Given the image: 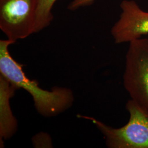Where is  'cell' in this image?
Segmentation results:
<instances>
[{"label": "cell", "mask_w": 148, "mask_h": 148, "mask_svg": "<svg viewBox=\"0 0 148 148\" xmlns=\"http://www.w3.org/2000/svg\"><path fill=\"white\" fill-rule=\"evenodd\" d=\"M96 0H73L68 6L70 11H76L80 8L91 5Z\"/></svg>", "instance_id": "ba28073f"}, {"label": "cell", "mask_w": 148, "mask_h": 148, "mask_svg": "<svg viewBox=\"0 0 148 148\" xmlns=\"http://www.w3.org/2000/svg\"><path fill=\"white\" fill-rule=\"evenodd\" d=\"M14 43L9 39L0 40L1 75L18 89L23 88L32 95L36 110L43 116H54L70 108L74 101L73 91L59 87L44 90L37 81L29 79L23 70V65L10 53L9 46Z\"/></svg>", "instance_id": "6da1fadb"}, {"label": "cell", "mask_w": 148, "mask_h": 148, "mask_svg": "<svg viewBox=\"0 0 148 148\" xmlns=\"http://www.w3.org/2000/svg\"><path fill=\"white\" fill-rule=\"evenodd\" d=\"M121 13L112 27L111 34L116 44L131 42L148 34V12L143 11L134 0H123Z\"/></svg>", "instance_id": "5b68a950"}, {"label": "cell", "mask_w": 148, "mask_h": 148, "mask_svg": "<svg viewBox=\"0 0 148 148\" xmlns=\"http://www.w3.org/2000/svg\"><path fill=\"white\" fill-rule=\"evenodd\" d=\"M18 88L5 77L0 76V140L1 147L3 146V140L12 137L17 129V122L14 117L10 104V99Z\"/></svg>", "instance_id": "8992f818"}, {"label": "cell", "mask_w": 148, "mask_h": 148, "mask_svg": "<svg viewBox=\"0 0 148 148\" xmlns=\"http://www.w3.org/2000/svg\"><path fill=\"white\" fill-rule=\"evenodd\" d=\"M57 0H38L36 16V33L47 27L52 23L54 16L53 5Z\"/></svg>", "instance_id": "52a82bcc"}, {"label": "cell", "mask_w": 148, "mask_h": 148, "mask_svg": "<svg viewBox=\"0 0 148 148\" xmlns=\"http://www.w3.org/2000/svg\"><path fill=\"white\" fill-rule=\"evenodd\" d=\"M123 85L131 99L148 115V38L130 42Z\"/></svg>", "instance_id": "3957f363"}, {"label": "cell", "mask_w": 148, "mask_h": 148, "mask_svg": "<svg viewBox=\"0 0 148 148\" xmlns=\"http://www.w3.org/2000/svg\"><path fill=\"white\" fill-rule=\"evenodd\" d=\"M38 0H0V29L16 43L36 33Z\"/></svg>", "instance_id": "277c9868"}, {"label": "cell", "mask_w": 148, "mask_h": 148, "mask_svg": "<svg viewBox=\"0 0 148 148\" xmlns=\"http://www.w3.org/2000/svg\"><path fill=\"white\" fill-rule=\"evenodd\" d=\"M126 108L130 114L127 123L120 128L110 127L91 117H80L92 122L106 138L110 148H148V115L134 101H127Z\"/></svg>", "instance_id": "7a4b0ae2"}]
</instances>
